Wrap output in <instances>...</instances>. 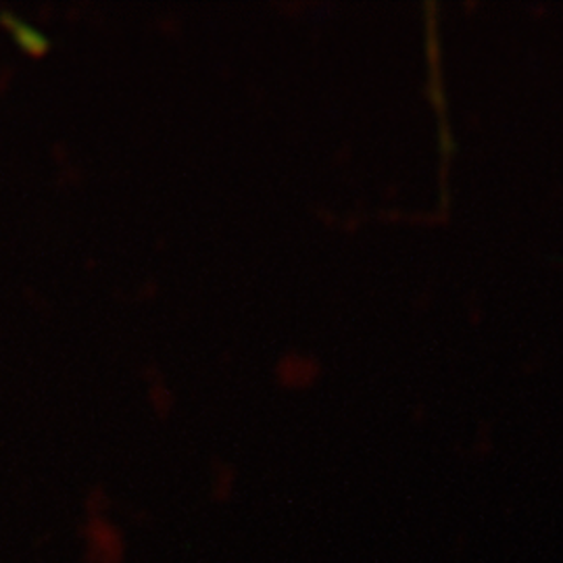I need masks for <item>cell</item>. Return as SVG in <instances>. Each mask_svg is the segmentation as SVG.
Returning <instances> with one entry per match:
<instances>
[{"label": "cell", "instance_id": "cell-1", "mask_svg": "<svg viewBox=\"0 0 563 563\" xmlns=\"http://www.w3.org/2000/svg\"><path fill=\"white\" fill-rule=\"evenodd\" d=\"M4 18H7V23H9V27H11V32L15 34V38L20 42L21 46H25L27 51H32V53H42L44 48H46V38L42 36L38 30H34V27H30L27 23H23L21 20H15L13 15H9V13H4Z\"/></svg>", "mask_w": 563, "mask_h": 563}]
</instances>
